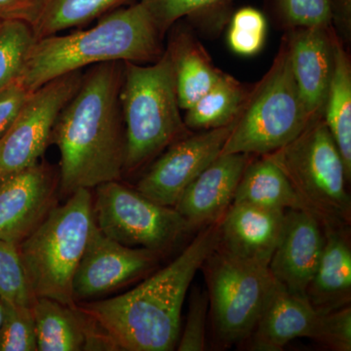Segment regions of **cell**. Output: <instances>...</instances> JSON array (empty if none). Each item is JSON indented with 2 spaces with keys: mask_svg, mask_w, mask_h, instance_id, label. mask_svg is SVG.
<instances>
[{
  "mask_svg": "<svg viewBox=\"0 0 351 351\" xmlns=\"http://www.w3.org/2000/svg\"><path fill=\"white\" fill-rule=\"evenodd\" d=\"M122 62L90 66L60 113L52 143L61 154L60 186L71 195L119 181L125 161V128L120 106Z\"/></svg>",
  "mask_w": 351,
  "mask_h": 351,
  "instance_id": "1",
  "label": "cell"
},
{
  "mask_svg": "<svg viewBox=\"0 0 351 351\" xmlns=\"http://www.w3.org/2000/svg\"><path fill=\"white\" fill-rule=\"evenodd\" d=\"M219 221L201 228L170 263L125 294L80 307L119 350L170 351L181 335L182 304L196 272L218 244Z\"/></svg>",
  "mask_w": 351,
  "mask_h": 351,
  "instance_id": "2",
  "label": "cell"
},
{
  "mask_svg": "<svg viewBox=\"0 0 351 351\" xmlns=\"http://www.w3.org/2000/svg\"><path fill=\"white\" fill-rule=\"evenodd\" d=\"M162 38L138 1L101 16L90 29L38 39L19 82L32 92L85 66L110 62L154 63L164 53Z\"/></svg>",
  "mask_w": 351,
  "mask_h": 351,
  "instance_id": "3",
  "label": "cell"
},
{
  "mask_svg": "<svg viewBox=\"0 0 351 351\" xmlns=\"http://www.w3.org/2000/svg\"><path fill=\"white\" fill-rule=\"evenodd\" d=\"M120 106L126 138L123 173L140 170L193 132L181 113L166 50L154 63L124 62Z\"/></svg>",
  "mask_w": 351,
  "mask_h": 351,
  "instance_id": "4",
  "label": "cell"
},
{
  "mask_svg": "<svg viewBox=\"0 0 351 351\" xmlns=\"http://www.w3.org/2000/svg\"><path fill=\"white\" fill-rule=\"evenodd\" d=\"M93 198L90 189L71 193L62 206H55L19 245L27 282L34 298H48L75 306L73 281L92 226Z\"/></svg>",
  "mask_w": 351,
  "mask_h": 351,
  "instance_id": "5",
  "label": "cell"
},
{
  "mask_svg": "<svg viewBox=\"0 0 351 351\" xmlns=\"http://www.w3.org/2000/svg\"><path fill=\"white\" fill-rule=\"evenodd\" d=\"M265 156L283 171L304 210L323 230H348L350 179L323 117L311 120L292 142Z\"/></svg>",
  "mask_w": 351,
  "mask_h": 351,
  "instance_id": "6",
  "label": "cell"
},
{
  "mask_svg": "<svg viewBox=\"0 0 351 351\" xmlns=\"http://www.w3.org/2000/svg\"><path fill=\"white\" fill-rule=\"evenodd\" d=\"M311 120L295 84L287 45L282 39L271 66L252 87L221 154H271L292 142Z\"/></svg>",
  "mask_w": 351,
  "mask_h": 351,
  "instance_id": "7",
  "label": "cell"
},
{
  "mask_svg": "<svg viewBox=\"0 0 351 351\" xmlns=\"http://www.w3.org/2000/svg\"><path fill=\"white\" fill-rule=\"evenodd\" d=\"M201 269L218 341L223 346L245 341L276 285L269 265L235 257L216 246Z\"/></svg>",
  "mask_w": 351,
  "mask_h": 351,
  "instance_id": "8",
  "label": "cell"
},
{
  "mask_svg": "<svg viewBox=\"0 0 351 351\" xmlns=\"http://www.w3.org/2000/svg\"><path fill=\"white\" fill-rule=\"evenodd\" d=\"M93 214L95 223L110 239L158 254L193 230L175 207L159 204L119 181L96 186Z\"/></svg>",
  "mask_w": 351,
  "mask_h": 351,
  "instance_id": "9",
  "label": "cell"
},
{
  "mask_svg": "<svg viewBox=\"0 0 351 351\" xmlns=\"http://www.w3.org/2000/svg\"><path fill=\"white\" fill-rule=\"evenodd\" d=\"M82 71L55 78L29 93L12 125L0 138V178L38 162L52 142L60 113L82 83Z\"/></svg>",
  "mask_w": 351,
  "mask_h": 351,
  "instance_id": "10",
  "label": "cell"
},
{
  "mask_svg": "<svg viewBox=\"0 0 351 351\" xmlns=\"http://www.w3.org/2000/svg\"><path fill=\"white\" fill-rule=\"evenodd\" d=\"M235 121L180 138L154 161L136 189L159 204L175 207L189 184L221 154Z\"/></svg>",
  "mask_w": 351,
  "mask_h": 351,
  "instance_id": "11",
  "label": "cell"
},
{
  "mask_svg": "<svg viewBox=\"0 0 351 351\" xmlns=\"http://www.w3.org/2000/svg\"><path fill=\"white\" fill-rule=\"evenodd\" d=\"M158 253L115 241L94 225L73 281L75 301L100 297L154 267Z\"/></svg>",
  "mask_w": 351,
  "mask_h": 351,
  "instance_id": "12",
  "label": "cell"
},
{
  "mask_svg": "<svg viewBox=\"0 0 351 351\" xmlns=\"http://www.w3.org/2000/svg\"><path fill=\"white\" fill-rule=\"evenodd\" d=\"M57 177L36 163L0 178V239L19 245L55 207Z\"/></svg>",
  "mask_w": 351,
  "mask_h": 351,
  "instance_id": "13",
  "label": "cell"
},
{
  "mask_svg": "<svg viewBox=\"0 0 351 351\" xmlns=\"http://www.w3.org/2000/svg\"><path fill=\"white\" fill-rule=\"evenodd\" d=\"M324 240L322 226L313 215L304 210L285 212L282 230L269 265L274 280L292 294L306 298Z\"/></svg>",
  "mask_w": 351,
  "mask_h": 351,
  "instance_id": "14",
  "label": "cell"
},
{
  "mask_svg": "<svg viewBox=\"0 0 351 351\" xmlns=\"http://www.w3.org/2000/svg\"><path fill=\"white\" fill-rule=\"evenodd\" d=\"M295 84L311 119L323 117L339 39L332 27H299L285 32Z\"/></svg>",
  "mask_w": 351,
  "mask_h": 351,
  "instance_id": "15",
  "label": "cell"
},
{
  "mask_svg": "<svg viewBox=\"0 0 351 351\" xmlns=\"http://www.w3.org/2000/svg\"><path fill=\"white\" fill-rule=\"evenodd\" d=\"M250 154H219L184 191L175 209L193 230L221 221L234 200L235 191Z\"/></svg>",
  "mask_w": 351,
  "mask_h": 351,
  "instance_id": "16",
  "label": "cell"
},
{
  "mask_svg": "<svg viewBox=\"0 0 351 351\" xmlns=\"http://www.w3.org/2000/svg\"><path fill=\"white\" fill-rule=\"evenodd\" d=\"M284 216L283 210L232 203L219 221L217 247L235 257L269 265Z\"/></svg>",
  "mask_w": 351,
  "mask_h": 351,
  "instance_id": "17",
  "label": "cell"
},
{
  "mask_svg": "<svg viewBox=\"0 0 351 351\" xmlns=\"http://www.w3.org/2000/svg\"><path fill=\"white\" fill-rule=\"evenodd\" d=\"M320 314L307 301L276 282L249 341V350L280 351L293 339H313Z\"/></svg>",
  "mask_w": 351,
  "mask_h": 351,
  "instance_id": "18",
  "label": "cell"
},
{
  "mask_svg": "<svg viewBox=\"0 0 351 351\" xmlns=\"http://www.w3.org/2000/svg\"><path fill=\"white\" fill-rule=\"evenodd\" d=\"M324 247L306 299L321 314L350 306L351 248L348 230H324Z\"/></svg>",
  "mask_w": 351,
  "mask_h": 351,
  "instance_id": "19",
  "label": "cell"
},
{
  "mask_svg": "<svg viewBox=\"0 0 351 351\" xmlns=\"http://www.w3.org/2000/svg\"><path fill=\"white\" fill-rule=\"evenodd\" d=\"M166 51L174 71L180 108L189 110L225 73L215 66L204 46L186 29L173 34Z\"/></svg>",
  "mask_w": 351,
  "mask_h": 351,
  "instance_id": "20",
  "label": "cell"
},
{
  "mask_svg": "<svg viewBox=\"0 0 351 351\" xmlns=\"http://www.w3.org/2000/svg\"><path fill=\"white\" fill-rule=\"evenodd\" d=\"M32 311L38 350H83L89 317L82 309L48 298H36Z\"/></svg>",
  "mask_w": 351,
  "mask_h": 351,
  "instance_id": "21",
  "label": "cell"
},
{
  "mask_svg": "<svg viewBox=\"0 0 351 351\" xmlns=\"http://www.w3.org/2000/svg\"><path fill=\"white\" fill-rule=\"evenodd\" d=\"M233 203H249L283 211L304 210L288 178L267 156H258L247 164Z\"/></svg>",
  "mask_w": 351,
  "mask_h": 351,
  "instance_id": "22",
  "label": "cell"
},
{
  "mask_svg": "<svg viewBox=\"0 0 351 351\" xmlns=\"http://www.w3.org/2000/svg\"><path fill=\"white\" fill-rule=\"evenodd\" d=\"M252 87L223 73L206 94L186 110L184 123L193 132L213 130L230 125L239 119Z\"/></svg>",
  "mask_w": 351,
  "mask_h": 351,
  "instance_id": "23",
  "label": "cell"
},
{
  "mask_svg": "<svg viewBox=\"0 0 351 351\" xmlns=\"http://www.w3.org/2000/svg\"><path fill=\"white\" fill-rule=\"evenodd\" d=\"M323 119L338 147L351 179V62L345 44L337 40L335 66Z\"/></svg>",
  "mask_w": 351,
  "mask_h": 351,
  "instance_id": "24",
  "label": "cell"
},
{
  "mask_svg": "<svg viewBox=\"0 0 351 351\" xmlns=\"http://www.w3.org/2000/svg\"><path fill=\"white\" fill-rule=\"evenodd\" d=\"M131 1L133 0H45L32 29L38 39L61 34L89 24Z\"/></svg>",
  "mask_w": 351,
  "mask_h": 351,
  "instance_id": "25",
  "label": "cell"
},
{
  "mask_svg": "<svg viewBox=\"0 0 351 351\" xmlns=\"http://www.w3.org/2000/svg\"><path fill=\"white\" fill-rule=\"evenodd\" d=\"M164 36L182 18L217 29L230 21L233 0H138Z\"/></svg>",
  "mask_w": 351,
  "mask_h": 351,
  "instance_id": "26",
  "label": "cell"
},
{
  "mask_svg": "<svg viewBox=\"0 0 351 351\" xmlns=\"http://www.w3.org/2000/svg\"><path fill=\"white\" fill-rule=\"evenodd\" d=\"M36 38L31 25L19 20L0 23V91L20 80Z\"/></svg>",
  "mask_w": 351,
  "mask_h": 351,
  "instance_id": "27",
  "label": "cell"
},
{
  "mask_svg": "<svg viewBox=\"0 0 351 351\" xmlns=\"http://www.w3.org/2000/svg\"><path fill=\"white\" fill-rule=\"evenodd\" d=\"M265 7L274 25L285 32L332 27L331 0H265Z\"/></svg>",
  "mask_w": 351,
  "mask_h": 351,
  "instance_id": "28",
  "label": "cell"
},
{
  "mask_svg": "<svg viewBox=\"0 0 351 351\" xmlns=\"http://www.w3.org/2000/svg\"><path fill=\"white\" fill-rule=\"evenodd\" d=\"M0 351H36V324L32 307L1 301Z\"/></svg>",
  "mask_w": 351,
  "mask_h": 351,
  "instance_id": "29",
  "label": "cell"
},
{
  "mask_svg": "<svg viewBox=\"0 0 351 351\" xmlns=\"http://www.w3.org/2000/svg\"><path fill=\"white\" fill-rule=\"evenodd\" d=\"M267 32V21L265 14L254 7H242L230 16L228 46L241 56H254L263 49Z\"/></svg>",
  "mask_w": 351,
  "mask_h": 351,
  "instance_id": "30",
  "label": "cell"
},
{
  "mask_svg": "<svg viewBox=\"0 0 351 351\" xmlns=\"http://www.w3.org/2000/svg\"><path fill=\"white\" fill-rule=\"evenodd\" d=\"M0 300L31 307L36 301L18 245L3 239H0Z\"/></svg>",
  "mask_w": 351,
  "mask_h": 351,
  "instance_id": "31",
  "label": "cell"
},
{
  "mask_svg": "<svg viewBox=\"0 0 351 351\" xmlns=\"http://www.w3.org/2000/svg\"><path fill=\"white\" fill-rule=\"evenodd\" d=\"M209 309L207 292L198 288L193 290L189 302L188 317L184 331L180 335L177 350L203 351L206 350V326Z\"/></svg>",
  "mask_w": 351,
  "mask_h": 351,
  "instance_id": "32",
  "label": "cell"
},
{
  "mask_svg": "<svg viewBox=\"0 0 351 351\" xmlns=\"http://www.w3.org/2000/svg\"><path fill=\"white\" fill-rule=\"evenodd\" d=\"M314 341L335 351L351 350V308L341 307L320 314Z\"/></svg>",
  "mask_w": 351,
  "mask_h": 351,
  "instance_id": "33",
  "label": "cell"
},
{
  "mask_svg": "<svg viewBox=\"0 0 351 351\" xmlns=\"http://www.w3.org/2000/svg\"><path fill=\"white\" fill-rule=\"evenodd\" d=\"M29 93L19 80L0 91V138L12 125Z\"/></svg>",
  "mask_w": 351,
  "mask_h": 351,
  "instance_id": "34",
  "label": "cell"
},
{
  "mask_svg": "<svg viewBox=\"0 0 351 351\" xmlns=\"http://www.w3.org/2000/svg\"><path fill=\"white\" fill-rule=\"evenodd\" d=\"M45 0H0V20H19L32 27L38 22Z\"/></svg>",
  "mask_w": 351,
  "mask_h": 351,
  "instance_id": "35",
  "label": "cell"
},
{
  "mask_svg": "<svg viewBox=\"0 0 351 351\" xmlns=\"http://www.w3.org/2000/svg\"><path fill=\"white\" fill-rule=\"evenodd\" d=\"M332 27L343 44L351 36V0H331Z\"/></svg>",
  "mask_w": 351,
  "mask_h": 351,
  "instance_id": "36",
  "label": "cell"
},
{
  "mask_svg": "<svg viewBox=\"0 0 351 351\" xmlns=\"http://www.w3.org/2000/svg\"><path fill=\"white\" fill-rule=\"evenodd\" d=\"M1 316H2V309H1V304H0V321H1Z\"/></svg>",
  "mask_w": 351,
  "mask_h": 351,
  "instance_id": "37",
  "label": "cell"
},
{
  "mask_svg": "<svg viewBox=\"0 0 351 351\" xmlns=\"http://www.w3.org/2000/svg\"><path fill=\"white\" fill-rule=\"evenodd\" d=\"M1 21H2V20H0V23H1Z\"/></svg>",
  "mask_w": 351,
  "mask_h": 351,
  "instance_id": "38",
  "label": "cell"
}]
</instances>
